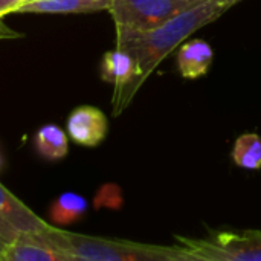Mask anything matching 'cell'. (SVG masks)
Wrapping results in <instances>:
<instances>
[{
	"label": "cell",
	"instance_id": "8fae6325",
	"mask_svg": "<svg viewBox=\"0 0 261 261\" xmlns=\"http://www.w3.org/2000/svg\"><path fill=\"white\" fill-rule=\"evenodd\" d=\"M35 148L40 156L49 161H60L69 151V139L64 130L55 124H46L35 133Z\"/></svg>",
	"mask_w": 261,
	"mask_h": 261
},
{
	"label": "cell",
	"instance_id": "e0dca14e",
	"mask_svg": "<svg viewBox=\"0 0 261 261\" xmlns=\"http://www.w3.org/2000/svg\"><path fill=\"white\" fill-rule=\"evenodd\" d=\"M0 167H2V156H0Z\"/></svg>",
	"mask_w": 261,
	"mask_h": 261
},
{
	"label": "cell",
	"instance_id": "5b68a950",
	"mask_svg": "<svg viewBox=\"0 0 261 261\" xmlns=\"http://www.w3.org/2000/svg\"><path fill=\"white\" fill-rule=\"evenodd\" d=\"M101 78L115 86L113 115H121L135 98L133 83L136 78V61L124 49L115 47L101 60Z\"/></svg>",
	"mask_w": 261,
	"mask_h": 261
},
{
	"label": "cell",
	"instance_id": "3957f363",
	"mask_svg": "<svg viewBox=\"0 0 261 261\" xmlns=\"http://www.w3.org/2000/svg\"><path fill=\"white\" fill-rule=\"evenodd\" d=\"M188 261H261V229H214L206 237L176 236Z\"/></svg>",
	"mask_w": 261,
	"mask_h": 261
},
{
	"label": "cell",
	"instance_id": "277c9868",
	"mask_svg": "<svg viewBox=\"0 0 261 261\" xmlns=\"http://www.w3.org/2000/svg\"><path fill=\"white\" fill-rule=\"evenodd\" d=\"M203 0H112L109 12L116 31L154 29Z\"/></svg>",
	"mask_w": 261,
	"mask_h": 261
},
{
	"label": "cell",
	"instance_id": "6da1fadb",
	"mask_svg": "<svg viewBox=\"0 0 261 261\" xmlns=\"http://www.w3.org/2000/svg\"><path fill=\"white\" fill-rule=\"evenodd\" d=\"M242 0H203L167 23L144 32L116 31V47L127 50L136 61L133 95L154 72L164 58L188 40L197 29L216 21Z\"/></svg>",
	"mask_w": 261,
	"mask_h": 261
},
{
	"label": "cell",
	"instance_id": "7a4b0ae2",
	"mask_svg": "<svg viewBox=\"0 0 261 261\" xmlns=\"http://www.w3.org/2000/svg\"><path fill=\"white\" fill-rule=\"evenodd\" d=\"M44 234L72 261H188L185 252L176 243L173 246H161L128 240H110L63 231L52 225Z\"/></svg>",
	"mask_w": 261,
	"mask_h": 261
},
{
	"label": "cell",
	"instance_id": "ba28073f",
	"mask_svg": "<svg viewBox=\"0 0 261 261\" xmlns=\"http://www.w3.org/2000/svg\"><path fill=\"white\" fill-rule=\"evenodd\" d=\"M66 130L75 144L83 147H96L107 136L109 121L102 110L93 106H80L70 112Z\"/></svg>",
	"mask_w": 261,
	"mask_h": 261
},
{
	"label": "cell",
	"instance_id": "52a82bcc",
	"mask_svg": "<svg viewBox=\"0 0 261 261\" xmlns=\"http://www.w3.org/2000/svg\"><path fill=\"white\" fill-rule=\"evenodd\" d=\"M0 261H72L44 232H20L14 242L6 245Z\"/></svg>",
	"mask_w": 261,
	"mask_h": 261
},
{
	"label": "cell",
	"instance_id": "30bf717a",
	"mask_svg": "<svg viewBox=\"0 0 261 261\" xmlns=\"http://www.w3.org/2000/svg\"><path fill=\"white\" fill-rule=\"evenodd\" d=\"M112 0H28L17 12L24 14H86L110 8Z\"/></svg>",
	"mask_w": 261,
	"mask_h": 261
},
{
	"label": "cell",
	"instance_id": "4fadbf2b",
	"mask_svg": "<svg viewBox=\"0 0 261 261\" xmlns=\"http://www.w3.org/2000/svg\"><path fill=\"white\" fill-rule=\"evenodd\" d=\"M237 167L245 170H261V136L257 133H245L234 142L231 151Z\"/></svg>",
	"mask_w": 261,
	"mask_h": 261
},
{
	"label": "cell",
	"instance_id": "7c38bea8",
	"mask_svg": "<svg viewBox=\"0 0 261 261\" xmlns=\"http://www.w3.org/2000/svg\"><path fill=\"white\" fill-rule=\"evenodd\" d=\"M86 197L76 193H63L58 196L49 210V217L55 225H70L87 213Z\"/></svg>",
	"mask_w": 261,
	"mask_h": 261
},
{
	"label": "cell",
	"instance_id": "9c48e42d",
	"mask_svg": "<svg viewBox=\"0 0 261 261\" xmlns=\"http://www.w3.org/2000/svg\"><path fill=\"white\" fill-rule=\"evenodd\" d=\"M214 61V49L205 40H185L177 50V67L185 80H197L210 70Z\"/></svg>",
	"mask_w": 261,
	"mask_h": 261
},
{
	"label": "cell",
	"instance_id": "5bb4252c",
	"mask_svg": "<svg viewBox=\"0 0 261 261\" xmlns=\"http://www.w3.org/2000/svg\"><path fill=\"white\" fill-rule=\"evenodd\" d=\"M28 0H0V20L6 14L17 12L20 6H23Z\"/></svg>",
	"mask_w": 261,
	"mask_h": 261
},
{
	"label": "cell",
	"instance_id": "9a60e30c",
	"mask_svg": "<svg viewBox=\"0 0 261 261\" xmlns=\"http://www.w3.org/2000/svg\"><path fill=\"white\" fill-rule=\"evenodd\" d=\"M23 35L20 32L12 31L9 26H6L2 20H0V40H12V38H21Z\"/></svg>",
	"mask_w": 261,
	"mask_h": 261
},
{
	"label": "cell",
	"instance_id": "2e32d148",
	"mask_svg": "<svg viewBox=\"0 0 261 261\" xmlns=\"http://www.w3.org/2000/svg\"><path fill=\"white\" fill-rule=\"evenodd\" d=\"M6 248V243L0 239V255H2V252H3V249Z\"/></svg>",
	"mask_w": 261,
	"mask_h": 261
},
{
	"label": "cell",
	"instance_id": "8992f818",
	"mask_svg": "<svg viewBox=\"0 0 261 261\" xmlns=\"http://www.w3.org/2000/svg\"><path fill=\"white\" fill-rule=\"evenodd\" d=\"M49 226L0 184V239L6 245L20 232H44Z\"/></svg>",
	"mask_w": 261,
	"mask_h": 261
}]
</instances>
